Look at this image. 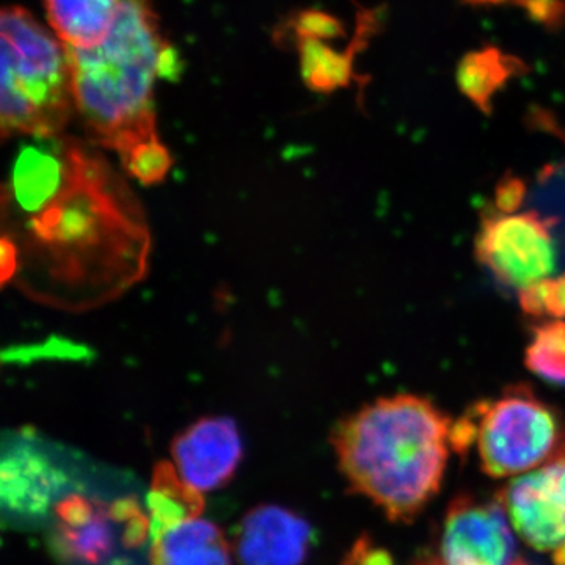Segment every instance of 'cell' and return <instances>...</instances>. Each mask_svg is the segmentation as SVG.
Here are the masks:
<instances>
[{
    "instance_id": "6da1fadb",
    "label": "cell",
    "mask_w": 565,
    "mask_h": 565,
    "mask_svg": "<svg viewBox=\"0 0 565 565\" xmlns=\"http://www.w3.org/2000/svg\"><path fill=\"white\" fill-rule=\"evenodd\" d=\"M2 189V232L18 250L14 285L35 302L95 310L143 280L151 232L128 182L74 137H21Z\"/></svg>"
},
{
    "instance_id": "7a4b0ae2",
    "label": "cell",
    "mask_w": 565,
    "mask_h": 565,
    "mask_svg": "<svg viewBox=\"0 0 565 565\" xmlns=\"http://www.w3.org/2000/svg\"><path fill=\"white\" fill-rule=\"evenodd\" d=\"M452 423L416 394L379 397L340 419L332 445L349 489L392 522H414L444 482Z\"/></svg>"
},
{
    "instance_id": "3957f363",
    "label": "cell",
    "mask_w": 565,
    "mask_h": 565,
    "mask_svg": "<svg viewBox=\"0 0 565 565\" xmlns=\"http://www.w3.org/2000/svg\"><path fill=\"white\" fill-rule=\"evenodd\" d=\"M169 41L152 0H120L109 35L98 46H65L74 106L88 141L117 152L159 139L154 82Z\"/></svg>"
},
{
    "instance_id": "277c9868",
    "label": "cell",
    "mask_w": 565,
    "mask_h": 565,
    "mask_svg": "<svg viewBox=\"0 0 565 565\" xmlns=\"http://www.w3.org/2000/svg\"><path fill=\"white\" fill-rule=\"evenodd\" d=\"M2 139L62 134L76 111L65 44L24 7L0 14Z\"/></svg>"
},
{
    "instance_id": "5b68a950",
    "label": "cell",
    "mask_w": 565,
    "mask_h": 565,
    "mask_svg": "<svg viewBox=\"0 0 565 565\" xmlns=\"http://www.w3.org/2000/svg\"><path fill=\"white\" fill-rule=\"evenodd\" d=\"M565 441L563 416L526 385L479 401L452 423L451 446L465 455L476 446L490 478H515L548 460Z\"/></svg>"
},
{
    "instance_id": "8992f818",
    "label": "cell",
    "mask_w": 565,
    "mask_h": 565,
    "mask_svg": "<svg viewBox=\"0 0 565 565\" xmlns=\"http://www.w3.org/2000/svg\"><path fill=\"white\" fill-rule=\"evenodd\" d=\"M475 252L493 277L516 291L548 278L556 269L555 241L548 222L537 212L487 215Z\"/></svg>"
},
{
    "instance_id": "52a82bcc",
    "label": "cell",
    "mask_w": 565,
    "mask_h": 565,
    "mask_svg": "<svg viewBox=\"0 0 565 565\" xmlns=\"http://www.w3.org/2000/svg\"><path fill=\"white\" fill-rule=\"evenodd\" d=\"M497 501L526 545L565 565V441L544 463L509 481Z\"/></svg>"
},
{
    "instance_id": "ba28073f",
    "label": "cell",
    "mask_w": 565,
    "mask_h": 565,
    "mask_svg": "<svg viewBox=\"0 0 565 565\" xmlns=\"http://www.w3.org/2000/svg\"><path fill=\"white\" fill-rule=\"evenodd\" d=\"M511 522L498 501L471 494L455 498L446 511L440 565H530L520 556Z\"/></svg>"
},
{
    "instance_id": "9c48e42d",
    "label": "cell",
    "mask_w": 565,
    "mask_h": 565,
    "mask_svg": "<svg viewBox=\"0 0 565 565\" xmlns=\"http://www.w3.org/2000/svg\"><path fill=\"white\" fill-rule=\"evenodd\" d=\"M172 457L178 473L200 492L225 486L243 459V440L228 416H206L177 435Z\"/></svg>"
},
{
    "instance_id": "30bf717a",
    "label": "cell",
    "mask_w": 565,
    "mask_h": 565,
    "mask_svg": "<svg viewBox=\"0 0 565 565\" xmlns=\"http://www.w3.org/2000/svg\"><path fill=\"white\" fill-rule=\"evenodd\" d=\"M233 550L241 565H302L313 546V527L278 505H259L234 526Z\"/></svg>"
},
{
    "instance_id": "8fae6325",
    "label": "cell",
    "mask_w": 565,
    "mask_h": 565,
    "mask_svg": "<svg viewBox=\"0 0 565 565\" xmlns=\"http://www.w3.org/2000/svg\"><path fill=\"white\" fill-rule=\"evenodd\" d=\"M70 486L61 468L31 445L14 444L0 465L3 511L20 519H41Z\"/></svg>"
},
{
    "instance_id": "7c38bea8",
    "label": "cell",
    "mask_w": 565,
    "mask_h": 565,
    "mask_svg": "<svg viewBox=\"0 0 565 565\" xmlns=\"http://www.w3.org/2000/svg\"><path fill=\"white\" fill-rule=\"evenodd\" d=\"M151 565H232L221 527L188 520L151 539Z\"/></svg>"
},
{
    "instance_id": "4fadbf2b",
    "label": "cell",
    "mask_w": 565,
    "mask_h": 565,
    "mask_svg": "<svg viewBox=\"0 0 565 565\" xmlns=\"http://www.w3.org/2000/svg\"><path fill=\"white\" fill-rule=\"evenodd\" d=\"M47 22L65 46L90 50L109 35L120 0H43Z\"/></svg>"
},
{
    "instance_id": "5bb4252c",
    "label": "cell",
    "mask_w": 565,
    "mask_h": 565,
    "mask_svg": "<svg viewBox=\"0 0 565 565\" xmlns=\"http://www.w3.org/2000/svg\"><path fill=\"white\" fill-rule=\"evenodd\" d=\"M151 512L150 537L202 514V492L188 484L170 462H159L152 471L151 490L147 497Z\"/></svg>"
},
{
    "instance_id": "9a60e30c",
    "label": "cell",
    "mask_w": 565,
    "mask_h": 565,
    "mask_svg": "<svg viewBox=\"0 0 565 565\" xmlns=\"http://www.w3.org/2000/svg\"><path fill=\"white\" fill-rule=\"evenodd\" d=\"M519 71H525V65L519 58L494 47H486L465 55L457 68V84L468 102L489 114L493 96Z\"/></svg>"
},
{
    "instance_id": "2e32d148",
    "label": "cell",
    "mask_w": 565,
    "mask_h": 565,
    "mask_svg": "<svg viewBox=\"0 0 565 565\" xmlns=\"http://www.w3.org/2000/svg\"><path fill=\"white\" fill-rule=\"evenodd\" d=\"M109 520V508L104 504L95 519L85 525L68 526L57 522L50 537L52 552L65 563L103 564L114 548Z\"/></svg>"
},
{
    "instance_id": "e0dca14e",
    "label": "cell",
    "mask_w": 565,
    "mask_h": 565,
    "mask_svg": "<svg viewBox=\"0 0 565 565\" xmlns=\"http://www.w3.org/2000/svg\"><path fill=\"white\" fill-rule=\"evenodd\" d=\"M297 50L305 84L311 90L329 93L348 87L353 76V51L341 54L316 39H297Z\"/></svg>"
},
{
    "instance_id": "ac0fdd59",
    "label": "cell",
    "mask_w": 565,
    "mask_h": 565,
    "mask_svg": "<svg viewBox=\"0 0 565 565\" xmlns=\"http://www.w3.org/2000/svg\"><path fill=\"white\" fill-rule=\"evenodd\" d=\"M527 370L548 384L565 386V321L535 327L525 353Z\"/></svg>"
},
{
    "instance_id": "d6986e66",
    "label": "cell",
    "mask_w": 565,
    "mask_h": 565,
    "mask_svg": "<svg viewBox=\"0 0 565 565\" xmlns=\"http://www.w3.org/2000/svg\"><path fill=\"white\" fill-rule=\"evenodd\" d=\"M120 161L126 174L143 185L159 184L173 167L172 152L161 139L141 141L120 156Z\"/></svg>"
},
{
    "instance_id": "ffe728a7",
    "label": "cell",
    "mask_w": 565,
    "mask_h": 565,
    "mask_svg": "<svg viewBox=\"0 0 565 565\" xmlns=\"http://www.w3.org/2000/svg\"><path fill=\"white\" fill-rule=\"evenodd\" d=\"M520 307L533 318L565 321V275L548 277L519 291Z\"/></svg>"
},
{
    "instance_id": "44dd1931",
    "label": "cell",
    "mask_w": 565,
    "mask_h": 565,
    "mask_svg": "<svg viewBox=\"0 0 565 565\" xmlns=\"http://www.w3.org/2000/svg\"><path fill=\"white\" fill-rule=\"evenodd\" d=\"M109 515L114 522L122 523V544L128 548H137L147 541L151 531V522L141 512L139 501L134 497L121 498L109 505Z\"/></svg>"
},
{
    "instance_id": "7402d4cb",
    "label": "cell",
    "mask_w": 565,
    "mask_h": 565,
    "mask_svg": "<svg viewBox=\"0 0 565 565\" xmlns=\"http://www.w3.org/2000/svg\"><path fill=\"white\" fill-rule=\"evenodd\" d=\"M296 39L333 40L344 35V25L332 14L319 10L300 11L292 20Z\"/></svg>"
},
{
    "instance_id": "603a6c76",
    "label": "cell",
    "mask_w": 565,
    "mask_h": 565,
    "mask_svg": "<svg viewBox=\"0 0 565 565\" xmlns=\"http://www.w3.org/2000/svg\"><path fill=\"white\" fill-rule=\"evenodd\" d=\"M103 505L104 503H99V501L88 500L82 494L71 493L54 505V512L58 523L68 526H81L92 522L96 514L102 511Z\"/></svg>"
},
{
    "instance_id": "cb8c5ba5",
    "label": "cell",
    "mask_w": 565,
    "mask_h": 565,
    "mask_svg": "<svg viewBox=\"0 0 565 565\" xmlns=\"http://www.w3.org/2000/svg\"><path fill=\"white\" fill-rule=\"evenodd\" d=\"M343 565H394L392 555L374 542L366 534L353 544L349 555L344 557Z\"/></svg>"
},
{
    "instance_id": "d4e9b609",
    "label": "cell",
    "mask_w": 565,
    "mask_h": 565,
    "mask_svg": "<svg viewBox=\"0 0 565 565\" xmlns=\"http://www.w3.org/2000/svg\"><path fill=\"white\" fill-rule=\"evenodd\" d=\"M520 6L541 24L563 25L565 22V0H522Z\"/></svg>"
},
{
    "instance_id": "484cf974",
    "label": "cell",
    "mask_w": 565,
    "mask_h": 565,
    "mask_svg": "<svg viewBox=\"0 0 565 565\" xmlns=\"http://www.w3.org/2000/svg\"><path fill=\"white\" fill-rule=\"evenodd\" d=\"M525 185L516 178H508L503 181L501 188L497 192L498 210L503 212H514L522 202Z\"/></svg>"
},
{
    "instance_id": "4316f807",
    "label": "cell",
    "mask_w": 565,
    "mask_h": 565,
    "mask_svg": "<svg viewBox=\"0 0 565 565\" xmlns=\"http://www.w3.org/2000/svg\"><path fill=\"white\" fill-rule=\"evenodd\" d=\"M0 278H2V286L9 285L14 280L20 267V258H18V250L14 244L11 243L9 237L2 236L0 241Z\"/></svg>"
},
{
    "instance_id": "83f0119b",
    "label": "cell",
    "mask_w": 565,
    "mask_h": 565,
    "mask_svg": "<svg viewBox=\"0 0 565 565\" xmlns=\"http://www.w3.org/2000/svg\"><path fill=\"white\" fill-rule=\"evenodd\" d=\"M467 3H471V6H503V3H520L522 0H465Z\"/></svg>"
},
{
    "instance_id": "f1b7e54d",
    "label": "cell",
    "mask_w": 565,
    "mask_h": 565,
    "mask_svg": "<svg viewBox=\"0 0 565 565\" xmlns=\"http://www.w3.org/2000/svg\"><path fill=\"white\" fill-rule=\"evenodd\" d=\"M110 565H134L128 559H115Z\"/></svg>"
},
{
    "instance_id": "f546056e",
    "label": "cell",
    "mask_w": 565,
    "mask_h": 565,
    "mask_svg": "<svg viewBox=\"0 0 565 565\" xmlns=\"http://www.w3.org/2000/svg\"><path fill=\"white\" fill-rule=\"evenodd\" d=\"M418 565H438L437 563H430V561H427V563H422V564H418Z\"/></svg>"
}]
</instances>
